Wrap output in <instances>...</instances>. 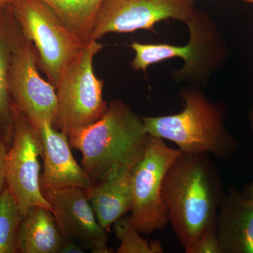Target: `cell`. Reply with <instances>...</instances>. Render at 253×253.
<instances>
[{
    "instance_id": "cb8c5ba5",
    "label": "cell",
    "mask_w": 253,
    "mask_h": 253,
    "mask_svg": "<svg viewBox=\"0 0 253 253\" xmlns=\"http://www.w3.org/2000/svg\"><path fill=\"white\" fill-rule=\"evenodd\" d=\"M249 126L253 132V103L249 113Z\"/></svg>"
},
{
    "instance_id": "7402d4cb",
    "label": "cell",
    "mask_w": 253,
    "mask_h": 253,
    "mask_svg": "<svg viewBox=\"0 0 253 253\" xmlns=\"http://www.w3.org/2000/svg\"><path fill=\"white\" fill-rule=\"evenodd\" d=\"M83 251L78 245L70 241H64L60 253H83Z\"/></svg>"
},
{
    "instance_id": "9a60e30c",
    "label": "cell",
    "mask_w": 253,
    "mask_h": 253,
    "mask_svg": "<svg viewBox=\"0 0 253 253\" xmlns=\"http://www.w3.org/2000/svg\"><path fill=\"white\" fill-rule=\"evenodd\" d=\"M64 239L54 214L33 206L23 216L18 234V253H59Z\"/></svg>"
},
{
    "instance_id": "52a82bcc",
    "label": "cell",
    "mask_w": 253,
    "mask_h": 253,
    "mask_svg": "<svg viewBox=\"0 0 253 253\" xmlns=\"http://www.w3.org/2000/svg\"><path fill=\"white\" fill-rule=\"evenodd\" d=\"M182 152L164 139L148 134L144 154L131 170L133 205L130 219L141 234L163 230L169 223L163 199L165 176Z\"/></svg>"
},
{
    "instance_id": "44dd1931",
    "label": "cell",
    "mask_w": 253,
    "mask_h": 253,
    "mask_svg": "<svg viewBox=\"0 0 253 253\" xmlns=\"http://www.w3.org/2000/svg\"><path fill=\"white\" fill-rule=\"evenodd\" d=\"M7 143L0 134V195L6 186V163H7Z\"/></svg>"
},
{
    "instance_id": "ac0fdd59",
    "label": "cell",
    "mask_w": 253,
    "mask_h": 253,
    "mask_svg": "<svg viewBox=\"0 0 253 253\" xmlns=\"http://www.w3.org/2000/svg\"><path fill=\"white\" fill-rule=\"evenodd\" d=\"M23 215L5 186L0 195V253H18V234Z\"/></svg>"
},
{
    "instance_id": "ba28073f",
    "label": "cell",
    "mask_w": 253,
    "mask_h": 253,
    "mask_svg": "<svg viewBox=\"0 0 253 253\" xmlns=\"http://www.w3.org/2000/svg\"><path fill=\"white\" fill-rule=\"evenodd\" d=\"M42 145L38 130L13 104L12 131L8 149L6 186L23 217L33 206L51 211L41 186L39 157Z\"/></svg>"
},
{
    "instance_id": "e0dca14e",
    "label": "cell",
    "mask_w": 253,
    "mask_h": 253,
    "mask_svg": "<svg viewBox=\"0 0 253 253\" xmlns=\"http://www.w3.org/2000/svg\"><path fill=\"white\" fill-rule=\"evenodd\" d=\"M83 41H90L104 0H42Z\"/></svg>"
},
{
    "instance_id": "277c9868",
    "label": "cell",
    "mask_w": 253,
    "mask_h": 253,
    "mask_svg": "<svg viewBox=\"0 0 253 253\" xmlns=\"http://www.w3.org/2000/svg\"><path fill=\"white\" fill-rule=\"evenodd\" d=\"M185 23L190 35L189 42L185 46L133 42L130 47L135 56L131 61V68L146 73L151 65L180 58L184 61V66L174 71L173 79L179 83L189 82L199 87L204 84L214 70L224 63L227 50L215 25L204 13L195 10Z\"/></svg>"
},
{
    "instance_id": "9c48e42d",
    "label": "cell",
    "mask_w": 253,
    "mask_h": 253,
    "mask_svg": "<svg viewBox=\"0 0 253 253\" xmlns=\"http://www.w3.org/2000/svg\"><path fill=\"white\" fill-rule=\"evenodd\" d=\"M38 66L36 48L22 33L13 51L9 89L13 104L36 129L46 122L55 126L58 116L56 88L41 77Z\"/></svg>"
},
{
    "instance_id": "3957f363",
    "label": "cell",
    "mask_w": 253,
    "mask_h": 253,
    "mask_svg": "<svg viewBox=\"0 0 253 253\" xmlns=\"http://www.w3.org/2000/svg\"><path fill=\"white\" fill-rule=\"evenodd\" d=\"M184 108L180 113L141 117L149 135L174 143L184 154H211L227 161L237 153L239 144L224 124L228 109L215 104L199 86L180 91Z\"/></svg>"
},
{
    "instance_id": "7a4b0ae2",
    "label": "cell",
    "mask_w": 253,
    "mask_h": 253,
    "mask_svg": "<svg viewBox=\"0 0 253 253\" xmlns=\"http://www.w3.org/2000/svg\"><path fill=\"white\" fill-rule=\"evenodd\" d=\"M147 137L142 118L121 100H113L99 121L73 131L68 140L81 151L82 167L97 183L122 168H134Z\"/></svg>"
},
{
    "instance_id": "ffe728a7",
    "label": "cell",
    "mask_w": 253,
    "mask_h": 253,
    "mask_svg": "<svg viewBox=\"0 0 253 253\" xmlns=\"http://www.w3.org/2000/svg\"><path fill=\"white\" fill-rule=\"evenodd\" d=\"M186 253H222L216 229L206 231Z\"/></svg>"
},
{
    "instance_id": "d6986e66",
    "label": "cell",
    "mask_w": 253,
    "mask_h": 253,
    "mask_svg": "<svg viewBox=\"0 0 253 253\" xmlns=\"http://www.w3.org/2000/svg\"><path fill=\"white\" fill-rule=\"evenodd\" d=\"M116 237L121 241L118 253H163L161 243H149L141 236V233L133 225L130 217L123 216L113 224Z\"/></svg>"
},
{
    "instance_id": "484cf974",
    "label": "cell",
    "mask_w": 253,
    "mask_h": 253,
    "mask_svg": "<svg viewBox=\"0 0 253 253\" xmlns=\"http://www.w3.org/2000/svg\"><path fill=\"white\" fill-rule=\"evenodd\" d=\"M244 2L249 3V4H253V0H242Z\"/></svg>"
},
{
    "instance_id": "5b68a950",
    "label": "cell",
    "mask_w": 253,
    "mask_h": 253,
    "mask_svg": "<svg viewBox=\"0 0 253 253\" xmlns=\"http://www.w3.org/2000/svg\"><path fill=\"white\" fill-rule=\"evenodd\" d=\"M102 48L97 41L86 42L65 67L55 87L58 99L55 127L68 136L96 123L107 111L103 98L104 82L93 69L95 56Z\"/></svg>"
},
{
    "instance_id": "5bb4252c",
    "label": "cell",
    "mask_w": 253,
    "mask_h": 253,
    "mask_svg": "<svg viewBox=\"0 0 253 253\" xmlns=\"http://www.w3.org/2000/svg\"><path fill=\"white\" fill-rule=\"evenodd\" d=\"M132 168H124L86 190L100 225L108 232L120 218L131 212L133 205Z\"/></svg>"
},
{
    "instance_id": "30bf717a",
    "label": "cell",
    "mask_w": 253,
    "mask_h": 253,
    "mask_svg": "<svg viewBox=\"0 0 253 253\" xmlns=\"http://www.w3.org/2000/svg\"><path fill=\"white\" fill-rule=\"evenodd\" d=\"M195 10L194 0H104L90 41L108 33L154 31L156 23L168 19L186 23Z\"/></svg>"
},
{
    "instance_id": "7c38bea8",
    "label": "cell",
    "mask_w": 253,
    "mask_h": 253,
    "mask_svg": "<svg viewBox=\"0 0 253 253\" xmlns=\"http://www.w3.org/2000/svg\"><path fill=\"white\" fill-rule=\"evenodd\" d=\"M36 129L42 145L44 171L40 178L42 192L66 188L90 189L94 181L73 158L68 136L48 122Z\"/></svg>"
},
{
    "instance_id": "4fadbf2b",
    "label": "cell",
    "mask_w": 253,
    "mask_h": 253,
    "mask_svg": "<svg viewBox=\"0 0 253 253\" xmlns=\"http://www.w3.org/2000/svg\"><path fill=\"white\" fill-rule=\"evenodd\" d=\"M215 228L222 253H253V199L235 186L227 187Z\"/></svg>"
},
{
    "instance_id": "6da1fadb",
    "label": "cell",
    "mask_w": 253,
    "mask_h": 253,
    "mask_svg": "<svg viewBox=\"0 0 253 253\" xmlns=\"http://www.w3.org/2000/svg\"><path fill=\"white\" fill-rule=\"evenodd\" d=\"M224 186L209 154H182L168 169L163 199L168 221L184 251L206 231L216 229Z\"/></svg>"
},
{
    "instance_id": "8992f818",
    "label": "cell",
    "mask_w": 253,
    "mask_h": 253,
    "mask_svg": "<svg viewBox=\"0 0 253 253\" xmlns=\"http://www.w3.org/2000/svg\"><path fill=\"white\" fill-rule=\"evenodd\" d=\"M9 6L23 36L36 48L38 65L56 87L65 67L85 42L42 0H11Z\"/></svg>"
},
{
    "instance_id": "d4e9b609",
    "label": "cell",
    "mask_w": 253,
    "mask_h": 253,
    "mask_svg": "<svg viewBox=\"0 0 253 253\" xmlns=\"http://www.w3.org/2000/svg\"><path fill=\"white\" fill-rule=\"evenodd\" d=\"M10 1H11V0H0V8L9 4Z\"/></svg>"
},
{
    "instance_id": "603a6c76",
    "label": "cell",
    "mask_w": 253,
    "mask_h": 253,
    "mask_svg": "<svg viewBox=\"0 0 253 253\" xmlns=\"http://www.w3.org/2000/svg\"><path fill=\"white\" fill-rule=\"evenodd\" d=\"M241 193L245 197L253 199V181H251L250 184H246Z\"/></svg>"
},
{
    "instance_id": "8fae6325",
    "label": "cell",
    "mask_w": 253,
    "mask_h": 253,
    "mask_svg": "<svg viewBox=\"0 0 253 253\" xmlns=\"http://www.w3.org/2000/svg\"><path fill=\"white\" fill-rule=\"evenodd\" d=\"M64 241L93 253H111L108 231L100 225L86 190L79 188L48 190L43 193Z\"/></svg>"
},
{
    "instance_id": "2e32d148",
    "label": "cell",
    "mask_w": 253,
    "mask_h": 253,
    "mask_svg": "<svg viewBox=\"0 0 253 253\" xmlns=\"http://www.w3.org/2000/svg\"><path fill=\"white\" fill-rule=\"evenodd\" d=\"M21 34L9 4L0 8V130L8 143L11 141L13 119V101L9 89L10 65Z\"/></svg>"
}]
</instances>
